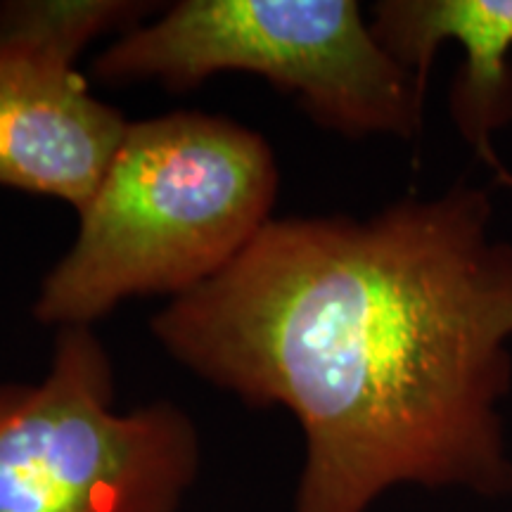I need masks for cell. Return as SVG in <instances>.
Returning <instances> with one entry per match:
<instances>
[{
	"label": "cell",
	"instance_id": "6da1fadb",
	"mask_svg": "<svg viewBox=\"0 0 512 512\" xmlns=\"http://www.w3.org/2000/svg\"><path fill=\"white\" fill-rule=\"evenodd\" d=\"M456 185L370 219L271 221L152 320L171 356L306 439L292 512H366L401 484L512 491V242Z\"/></svg>",
	"mask_w": 512,
	"mask_h": 512
},
{
	"label": "cell",
	"instance_id": "7a4b0ae2",
	"mask_svg": "<svg viewBox=\"0 0 512 512\" xmlns=\"http://www.w3.org/2000/svg\"><path fill=\"white\" fill-rule=\"evenodd\" d=\"M278 166L259 133L200 112L128 124L36 316L88 325L138 294H188L271 223Z\"/></svg>",
	"mask_w": 512,
	"mask_h": 512
},
{
	"label": "cell",
	"instance_id": "3957f363",
	"mask_svg": "<svg viewBox=\"0 0 512 512\" xmlns=\"http://www.w3.org/2000/svg\"><path fill=\"white\" fill-rule=\"evenodd\" d=\"M216 72L266 76L347 136L411 138L422 124L425 93L351 0H183L126 29L95 60L105 81L162 79L174 88Z\"/></svg>",
	"mask_w": 512,
	"mask_h": 512
},
{
	"label": "cell",
	"instance_id": "277c9868",
	"mask_svg": "<svg viewBox=\"0 0 512 512\" xmlns=\"http://www.w3.org/2000/svg\"><path fill=\"white\" fill-rule=\"evenodd\" d=\"M200 437L174 403L114 411L107 351L64 328L46 380L0 389V512H178Z\"/></svg>",
	"mask_w": 512,
	"mask_h": 512
},
{
	"label": "cell",
	"instance_id": "5b68a950",
	"mask_svg": "<svg viewBox=\"0 0 512 512\" xmlns=\"http://www.w3.org/2000/svg\"><path fill=\"white\" fill-rule=\"evenodd\" d=\"M143 15L140 3L50 0L0 31V185L79 211L98 192L128 124L76 72L83 46Z\"/></svg>",
	"mask_w": 512,
	"mask_h": 512
},
{
	"label": "cell",
	"instance_id": "8992f818",
	"mask_svg": "<svg viewBox=\"0 0 512 512\" xmlns=\"http://www.w3.org/2000/svg\"><path fill=\"white\" fill-rule=\"evenodd\" d=\"M370 29L422 93L441 43L463 46V72L451 95L453 119L477 155L512 188V174L491 143L498 128L512 121V0H387L375 5Z\"/></svg>",
	"mask_w": 512,
	"mask_h": 512
}]
</instances>
